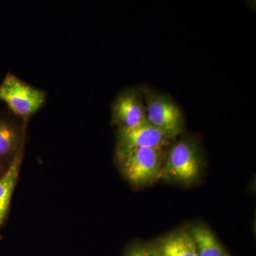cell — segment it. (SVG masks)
Returning <instances> with one entry per match:
<instances>
[{"label": "cell", "mask_w": 256, "mask_h": 256, "mask_svg": "<svg viewBox=\"0 0 256 256\" xmlns=\"http://www.w3.org/2000/svg\"><path fill=\"white\" fill-rule=\"evenodd\" d=\"M202 154L198 143L191 138H182L166 152L160 180L190 184L201 173Z\"/></svg>", "instance_id": "obj_1"}, {"label": "cell", "mask_w": 256, "mask_h": 256, "mask_svg": "<svg viewBox=\"0 0 256 256\" xmlns=\"http://www.w3.org/2000/svg\"><path fill=\"white\" fill-rule=\"evenodd\" d=\"M166 154L165 148H143L131 152L118 164L128 182L140 188L160 180Z\"/></svg>", "instance_id": "obj_2"}, {"label": "cell", "mask_w": 256, "mask_h": 256, "mask_svg": "<svg viewBox=\"0 0 256 256\" xmlns=\"http://www.w3.org/2000/svg\"><path fill=\"white\" fill-rule=\"evenodd\" d=\"M46 94L30 85L12 74H6L0 84V101L5 102L11 112L28 121L44 106Z\"/></svg>", "instance_id": "obj_3"}, {"label": "cell", "mask_w": 256, "mask_h": 256, "mask_svg": "<svg viewBox=\"0 0 256 256\" xmlns=\"http://www.w3.org/2000/svg\"><path fill=\"white\" fill-rule=\"evenodd\" d=\"M146 120L170 139L182 134L185 120L181 109L169 95L143 88Z\"/></svg>", "instance_id": "obj_4"}, {"label": "cell", "mask_w": 256, "mask_h": 256, "mask_svg": "<svg viewBox=\"0 0 256 256\" xmlns=\"http://www.w3.org/2000/svg\"><path fill=\"white\" fill-rule=\"evenodd\" d=\"M172 141L146 119L134 127L118 128L116 132V161L118 162L136 150L168 148Z\"/></svg>", "instance_id": "obj_5"}, {"label": "cell", "mask_w": 256, "mask_h": 256, "mask_svg": "<svg viewBox=\"0 0 256 256\" xmlns=\"http://www.w3.org/2000/svg\"><path fill=\"white\" fill-rule=\"evenodd\" d=\"M146 119L143 88H129L120 92L112 104L111 124L118 129L132 128Z\"/></svg>", "instance_id": "obj_6"}, {"label": "cell", "mask_w": 256, "mask_h": 256, "mask_svg": "<svg viewBox=\"0 0 256 256\" xmlns=\"http://www.w3.org/2000/svg\"><path fill=\"white\" fill-rule=\"evenodd\" d=\"M28 121L12 114H0V160L9 165L23 152Z\"/></svg>", "instance_id": "obj_7"}, {"label": "cell", "mask_w": 256, "mask_h": 256, "mask_svg": "<svg viewBox=\"0 0 256 256\" xmlns=\"http://www.w3.org/2000/svg\"><path fill=\"white\" fill-rule=\"evenodd\" d=\"M22 154L23 152L20 153L11 162L6 172L0 178V227L9 210L12 196L20 174Z\"/></svg>", "instance_id": "obj_8"}, {"label": "cell", "mask_w": 256, "mask_h": 256, "mask_svg": "<svg viewBox=\"0 0 256 256\" xmlns=\"http://www.w3.org/2000/svg\"><path fill=\"white\" fill-rule=\"evenodd\" d=\"M160 256H198L188 232H178L162 239L156 244Z\"/></svg>", "instance_id": "obj_9"}, {"label": "cell", "mask_w": 256, "mask_h": 256, "mask_svg": "<svg viewBox=\"0 0 256 256\" xmlns=\"http://www.w3.org/2000/svg\"><path fill=\"white\" fill-rule=\"evenodd\" d=\"M190 232L198 256H224L225 250L212 230L204 226H195Z\"/></svg>", "instance_id": "obj_10"}, {"label": "cell", "mask_w": 256, "mask_h": 256, "mask_svg": "<svg viewBox=\"0 0 256 256\" xmlns=\"http://www.w3.org/2000/svg\"><path fill=\"white\" fill-rule=\"evenodd\" d=\"M124 256H160L156 244H137L128 249Z\"/></svg>", "instance_id": "obj_11"}, {"label": "cell", "mask_w": 256, "mask_h": 256, "mask_svg": "<svg viewBox=\"0 0 256 256\" xmlns=\"http://www.w3.org/2000/svg\"><path fill=\"white\" fill-rule=\"evenodd\" d=\"M9 165H6L2 161L0 160V178L2 176L3 174L6 172V170H8V168Z\"/></svg>", "instance_id": "obj_12"}, {"label": "cell", "mask_w": 256, "mask_h": 256, "mask_svg": "<svg viewBox=\"0 0 256 256\" xmlns=\"http://www.w3.org/2000/svg\"><path fill=\"white\" fill-rule=\"evenodd\" d=\"M224 256H229L227 255V254H226V255Z\"/></svg>", "instance_id": "obj_13"}]
</instances>
